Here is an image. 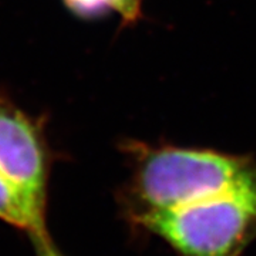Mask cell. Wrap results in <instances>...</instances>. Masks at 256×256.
<instances>
[{"label": "cell", "instance_id": "6da1fadb", "mask_svg": "<svg viewBox=\"0 0 256 256\" xmlns=\"http://www.w3.org/2000/svg\"><path fill=\"white\" fill-rule=\"evenodd\" d=\"M137 154L134 215L178 208L256 180V165L244 156L175 146L141 148Z\"/></svg>", "mask_w": 256, "mask_h": 256}, {"label": "cell", "instance_id": "7a4b0ae2", "mask_svg": "<svg viewBox=\"0 0 256 256\" xmlns=\"http://www.w3.org/2000/svg\"><path fill=\"white\" fill-rule=\"evenodd\" d=\"M180 256H240L256 238V180L178 208L134 215Z\"/></svg>", "mask_w": 256, "mask_h": 256}, {"label": "cell", "instance_id": "3957f363", "mask_svg": "<svg viewBox=\"0 0 256 256\" xmlns=\"http://www.w3.org/2000/svg\"><path fill=\"white\" fill-rule=\"evenodd\" d=\"M0 176L46 206L48 164L42 131L4 98H0Z\"/></svg>", "mask_w": 256, "mask_h": 256}, {"label": "cell", "instance_id": "277c9868", "mask_svg": "<svg viewBox=\"0 0 256 256\" xmlns=\"http://www.w3.org/2000/svg\"><path fill=\"white\" fill-rule=\"evenodd\" d=\"M44 210V205L33 201L0 176V220L36 238L47 235Z\"/></svg>", "mask_w": 256, "mask_h": 256}, {"label": "cell", "instance_id": "5b68a950", "mask_svg": "<svg viewBox=\"0 0 256 256\" xmlns=\"http://www.w3.org/2000/svg\"><path fill=\"white\" fill-rule=\"evenodd\" d=\"M70 9L80 16L101 14L106 10H116L127 22L140 16L141 0H64Z\"/></svg>", "mask_w": 256, "mask_h": 256}, {"label": "cell", "instance_id": "8992f818", "mask_svg": "<svg viewBox=\"0 0 256 256\" xmlns=\"http://www.w3.org/2000/svg\"><path fill=\"white\" fill-rule=\"evenodd\" d=\"M33 239H34V244L37 245L38 256H63L58 252V249L52 244V240L47 235L36 236Z\"/></svg>", "mask_w": 256, "mask_h": 256}]
</instances>
